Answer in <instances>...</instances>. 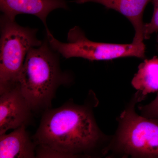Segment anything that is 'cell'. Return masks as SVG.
Returning <instances> with one entry per match:
<instances>
[{
    "label": "cell",
    "instance_id": "obj_5",
    "mask_svg": "<svg viewBox=\"0 0 158 158\" xmlns=\"http://www.w3.org/2000/svg\"><path fill=\"white\" fill-rule=\"evenodd\" d=\"M46 32L51 47L65 59L76 57L93 61L125 57L140 59L145 57L144 43L118 44L94 42L88 39L84 32L77 26L69 31L67 43L60 42L55 38L49 30Z\"/></svg>",
    "mask_w": 158,
    "mask_h": 158
},
{
    "label": "cell",
    "instance_id": "obj_13",
    "mask_svg": "<svg viewBox=\"0 0 158 158\" xmlns=\"http://www.w3.org/2000/svg\"><path fill=\"white\" fill-rule=\"evenodd\" d=\"M157 41L158 43V45L157 46V50L158 52V33L157 35Z\"/></svg>",
    "mask_w": 158,
    "mask_h": 158
},
{
    "label": "cell",
    "instance_id": "obj_9",
    "mask_svg": "<svg viewBox=\"0 0 158 158\" xmlns=\"http://www.w3.org/2000/svg\"><path fill=\"white\" fill-rule=\"evenodd\" d=\"M26 127L22 126L0 135V158L36 157L37 145L27 132Z\"/></svg>",
    "mask_w": 158,
    "mask_h": 158
},
{
    "label": "cell",
    "instance_id": "obj_12",
    "mask_svg": "<svg viewBox=\"0 0 158 158\" xmlns=\"http://www.w3.org/2000/svg\"><path fill=\"white\" fill-rule=\"evenodd\" d=\"M138 109L142 116L158 119V92L153 100L147 105L139 106Z\"/></svg>",
    "mask_w": 158,
    "mask_h": 158
},
{
    "label": "cell",
    "instance_id": "obj_1",
    "mask_svg": "<svg viewBox=\"0 0 158 158\" xmlns=\"http://www.w3.org/2000/svg\"><path fill=\"white\" fill-rule=\"evenodd\" d=\"M111 136L98 127L87 105L68 103L44 111L33 140L48 157L106 156Z\"/></svg>",
    "mask_w": 158,
    "mask_h": 158
},
{
    "label": "cell",
    "instance_id": "obj_6",
    "mask_svg": "<svg viewBox=\"0 0 158 158\" xmlns=\"http://www.w3.org/2000/svg\"><path fill=\"white\" fill-rule=\"evenodd\" d=\"M32 111L19 86L0 94V135L28 124Z\"/></svg>",
    "mask_w": 158,
    "mask_h": 158
},
{
    "label": "cell",
    "instance_id": "obj_8",
    "mask_svg": "<svg viewBox=\"0 0 158 158\" xmlns=\"http://www.w3.org/2000/svg\"><path fill=\"white\" fill-rule=\"evenodd\" d=\"M152 0H76L75 2L81 4L87 2L98 3L107 9L116 10L125 16L134 27L135 35L133 43H144L143 13L145 7Z\"/></svg>",
    "mask_w": 158,
    "mask_h": 158
},
{
    "label": "cell",
    "instance_id": "obj_2",
    "mask_svg": "<svg viewBox=\"0 0 158 158\" xmlns=\"http://www.w3.org/2000/svg\"><path fill=\"white\" fill-rule=\"evenodd\" d=\"M57 54L47 39L26 56L18 85L32 111L50 109L59 86L69 81L60 68Z\"/></svg>",
    "mask_w": 158,
    "mask_h": 158
},
{
    "label": "cell",
    "instance_id": "obj_3",
    "mask_svg": "<svg viewBox=\"0 0 158 158\" xmlns=\"http://www.w3.org/2000/svg\"><path fill=\"white\" fill-rule=\"evenodd\" d=\"M145 97L137 91L117 118L107 157L158 158V119L139 115L135 110L137 104Z\"/></svg>",
    "mask_w": 158,
    "mask_h": 158
},
{
    "label": "cell",
    "instance_id": "obj_11",
    "mask_svg": "<svg viewBox=\"0 0 158 158\" xmlns=\"http://www.w3.org/2000/svg\"><path fill=\"white\" fill-rule=\"evenodd\" d=\"M154 6L152 17L149 23H145L144 27V38L148 39L154 33H158V0H152Z\"/></svg>",
    "mask_w": 158,
    "mask_h": 158
},
{
    "label": "cell",
    "instance_id": "obj_4",
    "mask_svg": "<svg viewBox=\"0 0 158 158\" xmlns=\"http://www.w3.org/2000/svg\"><path fill=\"white\" fill-rule=\"evenodd\" d=\"M0 94L18 85L26 56L42 44L37 30L23 27L2 15L1 18Z\"/></svg>",
    "mask_w": 158,
    "mask_h": 158
},
{
    "label": "cell",
    "instance_id": "obj_7",
    "mask_svg": "<svg viewBox=\"0 0 158 158\" xmlns=\"http://www.w3.org/2000/svg\"><path fill=\"white\" fill-rule=\"evenodd\" d=\"M58 9H68L65 0H0V9L3 15L15 20L19 14L35 15L41 20L48 30L46 19L49 14Z\"/></svg>",
    "mask_w": 158,
    "mask_h": 158
},
{
    "label": "cell",
    "instance_id": "obj_10",
    "mask_svg": "<svg viewBox=\"0 0 158 158\" xmlns=\"http://www.w3.org/2000/svg\"><path fill=\"white\" fill-rule=\"evenodd\" d=\"M132 85L143 96L158 92V57L145 59L138 66V72L134 77Z\"/></svg>",
    "mask_w": 158,
    "mask_h": 158
}]
</instances>
